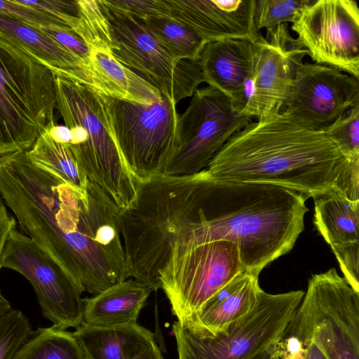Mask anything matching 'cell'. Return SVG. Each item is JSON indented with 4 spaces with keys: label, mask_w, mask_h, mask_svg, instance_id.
Returning a JSON list of instances; mask_svg holds the SVG:
<instances>
[{
    "label": "cell",
    "mask_w": 359,
    "mask_h": 359,
    "mask_svg": "<svg viewBox=\"0 0 359 359\" xmlns=\"http://www.w3.org/2000/svg\"><path fill=\"white\" fill-rule=\"evenodd\" d=\"M0 196L21 232L83 292L94 296L128 278L121 210L94 182L84 195L20 151L0 157Z\"/></svg>",
    "instance_id": "6da1fadb"
},
{
    "label": "cell",
    "mask_w": 359,
    "mask_h": 359,
    "mask_svg": "<svg viewBox=\"0 0 359 359\" xmlns=\"http://www.w3.org/2000/svg\"><path fill=\"white\" fill-rule=\"evenodd\" d=\"M356 158L346 157L325 130L280 112L236 132L205 170L215 180L277 185L315 198L335 188L344 194Z\"/></svg>",
    "instance_id": "7a4b0ae2"
},
{
    "label": "cell",
    "mask_w": 359,
    "mask_h": 359,
    "mask_svg": "<svg viewBox=\"0 0 359 359\" xmlns=\"http://www.w3.org/2000/svg\"><path fill=\"white\" fill-rule=\"evenodd\" d=\"M307 198L277 185L215 180L205 171L198 219L181 231L176 242L194 246L231 241L245 270L259 276L294 247L304 230Z\"/></svg>",
    "instance_id": "3957f363"
},
{
    "label": "cell",
    "mask_w": 359,
    "mask_h": 359,
    "mask_svg": "<svg viewBox=\"0 0 359 359\" xmlns=\"http://www.w3.org/2000/svg\"><path fill=\"white\" fill-rule=\"evenodd\" d=\"M205 170L189 175H161L137 182L133 205L120 214L128 278L161 288L159 271L181 231L196 222L202 205Z\"/></svg>",
    "instance_id": "277c9868"
},
{
    "label": "cell",
    "mask_w": 359,
    "mask_h": 359,
    "mask_svg": "<svg viewBox=\"0 0 359 359\" xmlns=\"http://www.w3.org/2000/svg\"><path fill=\"white\" fill-rule=\"evenodd\" d=\"M55 108L71 133L67 144L88 179L126 210L134 203L137 181L118 146L103 93L63 76L54 74Z\"/></svg>",
    "instance_id": "5b68a950"
},
{
    "label": "cell",
    "mask_w": 359,
    "mask_h": 359,
    "mask_svg": "<svg viewBox=\"0 0 359 359\" xmlns=\"http://www.w3.org/2000/svg\"><path fill=\"white\" fill-rule=\"evenodd\" d=\"M54 74L0 35V157L29 150L55 124Z\"/></svg>",
    "instance_id": "8992f818"
},
{
    "label": "cell",
    "mask_w": 359,
    "mask_h": 359,
    "mask_svg": "<svg viewBox=\"0 0 359 359\" xmlns=\"http://www.w3.org/2000/svg\"><path fill=\"white\" fill-rule=\"evenodd\" d=\"M287 327L327 359H359V292L334 268L313 275Z\"/></svg>",
    "instance_id": "52a82bcc"
},
{
    "label": "cell",
    "mask_w": 359,
    "mask_h": 359,
    "mask_svg": "<svg viewBox=\"0 0 359 359\" xmlns=\"http://www.w3.org/2000/svg\"><path fill=\"white\" fill-rule=\"evenodd\" d=\"M304 292L269 294L262 289L251 311L229 325L226 333L213 337L198 334L176 321L172 333L179 359H251L277 343Z\"/></svg>",
    "instance_id": "ba28073f"
},
{
    "label": "cell",
    "mask_w": 359,
    "mask_h": 359,
    "mask_svg": "<svg viewBox=\"0 0 359 359\" xmlns=\"http://www.w3.org/2000/svg\"><path fill=\"white\" fill-rule=\"evenodd\" d=\"M112 130L126 165L137 182L163 175L179 149L176 103L140 104L104 94Z\"/></svg>",
    "instance_id": "9c48e42d"
},
{
    "label": "cell",
    "mask_w": 359,
    "mask_h": 359,
    "mask_svg": "<svg viewBox=\"0 0 359 359\" xmlns=\"http://www.w3.org/2000/svg\"><path fill=\"white\" fill-rule=\"evenodd\" d=\"M97 3L108 25L111 52L118 61L176 104L194 94L204 82L198 62L177 60L143 21L110 5L107 0Z\"/></svg>",
    "instance_id": "30bf717a"
},
{
    "label": "cell",
    "mask_w": 359,
    "mask_h": 359,
    "mask_svg": "<svg viewBox=\"0 0 359 359\" xmlns=\"http://www.w3.org/2000/svg\"><path fill=\"white\" fill-rule=\"evenodd\" d=\"M246 271L237 246L229 241L197 245L175 242L159 271L161 288L178 321L187 322L217 291Z\"/></svg>",
    "instance_id": "8fae6325"
},
{
    "label": "cell",
    "mask_w": 359,
    "mask_h": 359,
    "mask_svg": "<svg viewBox=\"0 0 359 359\" xmlns=\"http://www.w3.org/2000/svg\"><path fill=\"white\" fill-rule=\"evenodd\" d=\"M252 118L241 116L233 102L208 86L198 88L178 120L179 149L163 175H189L207 168L230 137Z\"/></svg>",
    "instance_id": "7c38bea8"
},
{
    "label": "cell",
    "mask_w": 359,
    "mask_h": 359,
    "mask_svg": "<svg viewBox=\"0 0 359 359\" xmlns=\"http://www.w3.org/2000/svg\"><path fill=\"white\" fill-rule=\"evenodd\" d=\"M1 269H13L33 286L43 316L66 330L83 321V291L62 267L36 243L13 229L0 259Z\"/></svg>",
    "instance_id": "4fadbf2b"
},
{
    "label": "cell",
    "mask_w": 359,
    "mask_h": 359,
    "mask_svg": "<svg viewBox=\"0 0 359 359\" xmlns=\"http://www.w3.org/2000/svg\"><path fill=\"white\" fill-rule=\"evenodd\" d=\"M291 29L313 63L359 79V8L353 0H314Z\"/></svg>",
    "instance_id": "5bb4252c"
},
{
    "label": "cell",
    "mask_w": 359,
    "mask_h": 359,
    "mask_svg": "<svg viewBox=\"0 0 359 359\" xmlns=\"http://www.w3.org/2000/svg\"><path fill=\"white\" fill-rule=\"evenodd\" d=\"M252 44L250 95L240 115L261 119L281 112L307 51L290 35L287 23L266 29V38Z\"/></svg>",
    "instance_id": "9a60e30c"
},
{
    "label": "cell",
    "mask_w": 359,
    "mask_h": 359,
    "mask_svg": "<svg viewBox=\"0 0 359 359\" xmlns=\"http://www.w3.org/2000/svg\"><path fill=\"white\" fill-rule=\"evenodd\" d=\"M358 104V79L328 66L303 62L281 112L306 127L324 130Z\"/></svg>",
    "instance_id": "2e32d148"
},
{
    "label": "cell",
    "mask_w": 359,
    "mask_h": 359,
    "mask_svg": "<svg viewBox=\"0 0 359 359\" xmlns=\"http://www.w3.org/2000/svg\"><path fill=\"white\" fill-rule=\"evenodd\" d=\"M169 16L189 25L206 43L241 39L255 43L263 36L254 15L256 0H163Z\"/></svg>",
    "instance_id": "e0dca14e"
},
{
    "label": "cell",
    "mask_w": 359,
    "mask_h": 359,
    "mask_svg": "<svg viewBox=\"0 0 359 359\" xmlns=\"http://www.w3.org/2000/svg\"><path fill=\"white\" fill-rule=\"evenodd\" d=\"M198 62L204 82L225 95L240 114L247 102L245 86L253 74V44L241 39L209 42Z\"/></svg>",
    "instance_id": "ac0fdd59"
},
{
    "label": "cell",
    "mask_w": 359,
    "mask_h": 359,
    "mask_svg": "<svg viewBox=\"0 0 359 359\" xmlns=\"http://www.w3.org/2000/svg\"><path fill=\"white\" fill-rule=\"evenodd\" d=\"M73 334L86 359H163L154 334L137 323L99 327L83 322Z\"/></svg>",
    "instance_id": "d6986e66"
},
{
    "label": "cell",
    "mask_w": 359,
    "mask_h": 359,
    "mask_svg": "<svg viewBox=\"0 0 359 359\" xmlns=\"http://www.w3.org/2000/svg\"><path fill=\"white\" fill-rule=\"evenodd\" d=\"M258 276L248 271L239 273L207 300L187 322L182 323L203 336L226 333L230 325L255 305L261 290Z\"/></svg>",
    "instance_id": "ffe728a7"
},
{
    "label": "cell",
    "mask_w": 359,
    "mask_h": 359,
    "mask_svg": "<svg viewBox=\"0 0 359 359\" xmlns=\"http://www.w3.org/2000/svg\"><path fill=\"white\" fill-rule=\"evenodd\" d=\"M90 51L87 85L106 95L140 104L162 101L155 87L114 57L111 44L94 47Z\"/></svg>",
    "instance_id": "44dd1931"
},
{
    "label": "cell",
    "mask_w": 359,
    "mask_h": 359,
    "mask_svg": "<svg viewBox=\"0 0 359 359\" xmlns=\"http://www.w3.org/2000/svg\"><path fill=\"white\" fill-rule=\"evenodd\" d=\"M0 35L28 52L55 75L86 83L83 62L41 31L0 15Z\"/></svg>",
    "instance_id": "7402d4cb"
},
{
    "label": "cell",
    "mask_w": 359,
    "mask_h": 359,
    "mask_svg": "<svg viewBox=\"0 0 359 359\" xmlns=\"http://www.w3.org/2000/svg\"><path fill=\"white\" fill-rule=\"evenodd\" d=\"M152 290L134 279H126L91 297L83 299V323L93 326H116L137 323Z\"/></svg>",
    "instance_id": "603a6c76"
},
{
    "label": "cell",
    "mask_w": 359,
    "mask_h": 359,
    "mask_svg": "<svg viewBox=\"0 0 359 359\" xmlns=\"http://www.w3.org/2000/svg\"><path fill=\"white\" fill-rule=\"evenodd\" d=\"M314 199V224L332 250L359 244V201L349 200L337 188Z\"/></svg>",
    "instance_id": "cb8c5ba5"
},
{
    "label": "cell",
    "mask_w": 359,
    "mask_h": 359,
    "mask_svg": "<svg viewBox=\"0 0 359 359\" xmlns=\"http://www.w3.org/2000/svg\"><path fill=\"white\" fill-rule=\"evenodd\" d=\"M28 158L86 195L88 177L67 144L53 140L44 130L26 151Z\"/></svg>",
    "instance_id": "d4e9b609"
},
{
    "label": "cell",
    "mask_w": 359,
    "mask_h": 359,
    "mask_svg": "<svg viewBox=\"0 0 359 359\" xmlns=\"http://www.w3.org/2000/svg\"><path fill=\"white\" fill-rule=\"evenodd\" d=\"M143 22L150 32L174 57L180 60L198 61L207 43L189 25L170 16Z\"/></svg>",
    "instance_id": "484cf974"
},
{
    "label": "cell",
    "mask_w": 359,
    "mask_h": 359,
    "mask_svg": "<svg viewBox=\"0 0 359 359\" xmlns=\"http://www.w3.org/2000/svg\"><path fill=\"white\" fill-rule=\"evenodd\" d=\"M12 359H86L74 334L55 326L39 328Z\"/></svg>",
    "instance_id": "4316f807"
},
{
    "label": "cell",
    "mask_w": 359,
    "mask_h": 359,
    "mask_svg": "<svg viewBox=\"0 0 359 359\" xmlns=\"http://www.w3.org/2000/svg\"><path fill=\"white\" fill-rule=\"evenodd\" d=\"M314 0H256L254 22L257 30L293 22L299 11Z\"/></svg>",
    "instance_id": "83f0119b"
},
{
    "label": "cell",
    "mask_w": 359,
    "mask_h": 359,
    "mask_svg": "<svg viewBox=\"0 0 359 359\" xmlns=\"http://www.w3.org/2000/svg\"><path fill=\"white\" fill-rule=\"evenodd\" d=\"M32 329L20 311L11 309L0 317V359H12L29 339Z\"/></svg>",
    "instance_id": "f1b7e54d"
},
{
    "label": "cell",
    "mask_w": 359,
    "mask_h": 359,
    "mask_svg": "<svg viewBox=\"0 0 359 359\" xmlns=\"http://www.w3.org/2000/svg\"><path fill=\"white\" fill-rule=\"evenodd\" d=\"M0 15L38 30L72 29L59 18L26 6L20 0H0Z\"/></svg>",
    "instance_id": "f546056e"
},
{
    "label": "cell",
    "mask_w": 359,
    "mask_h": 359,
    "mask_svg": "<svg viewBox=\"0 0 359 359\" xmlns=\"http://www.w3.org/2000/svg\"><path fill=\"white\" fill-rule=\"evenodd\" d=\"M359 104L351 108L324 130L348 158L359 157Z\"/></svg>",
    "instance_id": "4dcf8cb0"
},
{
    "label": "cell",
    "mask_w": 359,
    "mask_h": 359,
    "mask_svg": "<svg viewBox=\"0 0 359 359\" xmlns=\"http://www.w3.org/2000/svg\"><path fill=\"white\" fill-rule=\"evenodd\" d=\"M20 1L26 6L59 18L72 29L79 20V6L77 0Z\"/></svg>",
    "instance_id": "1f68e13d"
},
{
    "label": "cell",
    "mask_w": 359,
    "mask_h": 359,
    "mask_svg": "<svg viewBox=\"0 0 359 359\" xmlns=\"http://www.w3.org/2000/svg\"><path fill=\"white\" fill-rule=\"evenodd\" d=\"M108 3L136 18L145 21L163 16H169L163 0H107Z\"/></svg>",
    "instance_id": "d6a6232c"
},
{
    "label": "cell",
    "mask_w": 359,
    "mask_h": 359,
    "mask_svg": "<svg viewBox=\"0 0 359 359\" xmlns=\"http://www.w3.org/2000/svg\"><path fill=\"white\" fill-rule=\"evenodd\" d=\"M344 278L355 291L359 292V244L342 246L332 250Z\"/></svg>",
    "instance_id": "836d02e7"
},
{
    "label": "cell",
    "mask_w": 359,
    "mask_h": 359,
    "mask_svg": "<svg viewBox=\"0 0 359 359\" xmlns=\"http://www.w3.org/2000/svg\"><path fill=\"white\" fill-rule=\"evenodd\" d=\"M39 31L79 57L83 62L86 71L91 51L85 41L73 29Z\"/></svg>",
    "instance_id": "e575fe53"
},
{
    "label": "cell",
    "mask_w": 359,
    "mask_h": 359,
    "mask_svg": "<svg viewBox=\"0 0 359 359\" xmlns=\"http://www.w3.org/2000/svg\"><path fill=\"white\" fill-rule=\"evenodd\" d=\"M15 228H16L15 219L9 215L5 205L1 202L0 203V259L7 238Z\"/></svg>",
    "instance_id": "d590c367"
},
{
    "label": "cell",
    "mask_w": 359,
    "mask_h": 359,
    "mask_svg": "<svg viewBox=\"0 0 359 359\" xmlns=\"http://www.w3.org/2000/svg\"><path fill=\"white\" fill-rule=\"evenodd\" d=\"M51 138L61 144H69L71 141V133L65 126L55 124L47 130Z\"/></svg>",
    "instance_id": "8d00e7d4"
},
{
    "label": "cell",
    "mask_w": 359,
    "mask_h": 359,
    "mask_svg": "<svg viewBox=\"0 0 359 359\" xmlns=\"http://www.w3.org/2000/svg\"><path fill=\"white\" fill-rule=\"evenodd\" d=\"M306 359H327L313 343H309L306 348Z\"/></svg>",
    "instance_id": "74e56055"
},
{
    "label": "cell",
    "mask_w": 359,
    "mask_h": 359,
    "mask_svg": "<svg viewBox=\"0 0 359 359\" xmlns=\"http://www.w3.org/2000/svg\"><path fill=\"white\" fill-rule=\"evenodd\" d=\"M251 359H279L275 348V344L267 350L260 353Z\"/></svg>",
    "instance_id": "f35d334b"
},
{
    "label": "cell",
    "mask_w": 359,
    "mask_h": 359,
    "mask_svg": "<svg viewBox=\"0 0 359 359\" xmlns=\"http://www.w3.org/2000/svg\"><path fill=\"white\" fill-rule=\"evenodd\" d=\"M11 309L10 303L2 295L0 290V317Z\"/></svg>",
    "instance_id": "ab89813d"
},
{
    "label": "cell",
    "mask_w": 359,
    "mask_h": 359,
    "mask_svg": "<svg viewBox=\"0 0 359 359\" xmlns=\"http://www.w3.org/2000/svg\"><path fill=\"white\" fill-rule=\"evenodd\" d=\"M1 202H2V201H1V196H0V203H1Z\"/></svg>",
    "instance_id": "60d3db41"
}]
</instances>
